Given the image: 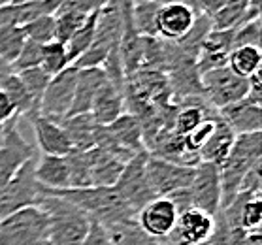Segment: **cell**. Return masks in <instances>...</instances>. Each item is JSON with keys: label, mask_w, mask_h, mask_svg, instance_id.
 Here are the masks:
<instances>
[{"label": "cell", "mask_w": 262, "mask_h": 245, "mask_svg": "<svg viewBox=\"0 0 262 245\" xmlns=\"http://www.w3.org/2000/svg\"><path fill=\"white\" fill-rule=\"evenodd\" d=\"M27 38L21 27H0V60L12 66L21 53Z\"/></svg>", "instance_id": "cell-30"}, {"label": "cell", "mask_w": 262, "mask_h": 245, "mask_svg": "<svg viewBox=\"0 0 262 245\" xmlns=\"http://www.w3.org/2000/svg\"><path fill=\"white\" fill-rule=\"evenodd\" d=\"M106 130L112 134V138H114L121 147H125L126 151H130L132 155H136L140 151H145L142 125H140V121L132 114H128V112H125L121 117H117L112 125H107Z\"/></svg>", "instance_id": "cell-22"}, {"label": "cell", "mask_w": 262, "mask_h": 245, "mask_svg": "<svg viewBox=\"0 0 262 245\" xmlns=\"http://www.w3.org/2000/svg\"><path fill=\"white\" fill-rule=\"evenodd\" d=\"M262 53L258 48H234L228 55V68L236 76L249 79L253 74L260 72Z\"/></svg>", "instance_id": "cell-25"}, {"label": "cell", "mask_w": 262, "mask_h": 245, "mask_svg": "<svg viewBox=\"0 0 262 245\" xmlns=\"http://www.w3.org/2000/svg\"><path fill=\"white\" fill-rule=\"evenodd\" d=\"M87 159L91 164L93 187H114L126 164V162L115 159L114 155H110L96 145L87 151Z\"/></svg>", "instance_id": "cell-19"}, {"label": "cell", "mask_w": 262, "mask_h": 245, "mask_svg": "<svg viewBox=\"0 0 262 245\" xmlns=\"http://www.w3.org/2000/svg\"><path fill=\"white\" fill-rule=\"evenodd\" d=\"M19 78V81L25 85V89L29 91L30 98L34 102V106L40 112V102H42V96L46 93V87H48L51 76L43 72L42 68H30V70H23V72L15 74Z\"/></svg>", "instance_id": "cell-33"}, {"label": "cell", "mask_w": 262, "mask_h": 245, "mask_svg": "<svg viewBox=\"0 0 262 245\" xmlns=\"http://www.w3.org/2000/svg\"><path fill=\"white\" fill-rule=\"evenodd\" d=\"M215 121H217V115H215L213 119H206L204 123H200V125H198L191 134L183 136L185 147H187L189 153H192V155H198V153H200V149L206 145V142L209 140V136L213 134ZM198 159H200V157H198Z\"/></svg>", "instance_id": "cell-38"}, {"label": "cell", "mask_w": 262, "mask_h": 245, "mask_svg": "<svg viewBox=\"0 0 262 245\" xmlns=\"http://www.w3.org/2000/svg\"><path fill=\"white\" fill-rule=\"evenodd\" d=\"M132 2H136V0H132Z\"/></svg>", "instance_id": "cell-48"}, {"label": "cell", "mask_w": 262, "mask_h": 245, "mask_svg": "<svg viewBox=\"0 0 262 245\" xmlns=\"http://www.w3.org/2000/svg\"><path fill=\"white\" fill-rule=\"evenodd\" d=\"M200 81H202L204 96L208 98L211 108L217 112L234 102L244 100L247 95V87H249L247 79L236 76L228 66L202 74Z\"/></svg>", "instance_id": "cell-6"}, {"label": "cell", "mask_w": 262, "mask_h": 245, "mask_svg": "<svg viewBox=\"0 0 262 245\" xmlns=\"http://www.w3.org/2000/svg\"><path fill=\"white\" fill-rule=\"evenodd\" d=\"M27 119L30 121V126L36 136V144H38V149L42 151V155L66 157L72 151L70 140L66 136V132L60 128L59 123L40 114H32Z\"/></svg>", "instance_id": "cell-13"}, {"label": "cell", "mask_w": 262, "mask_h": 245, "mask_svg": "<svg viewBox=\"0 0 262 245\" xmlns=\"http://www.w3.org/2000/svg\"><path fill=\"white\" fill-rule=\"evenodd\" d=\"M89 15L78 12H57L55 13V40L66 43L78 32Z\"/></svg>", "instance_id": "cell-34"}, {"label": "cell", "mask_w": 262, "mask_h": 245, "mask_svg": "<svg viewBox=\"0 0 262 245\" xmlns=\"http://www.w3.org/2000/svg\"><path fill=\"white\" fill-rule=\"evenodd\" d=\"M147 151H140L126 162L123 172H121L119 180L114 185L115 192L123 198V202L138 215V211L155 200V194L151 191L147 180V172H145V164H147Z\"/></svg>", "instance_id": "cell-5"}, {"label": "cell", "mask_w": 262, "mask_h": 245, "mask_svg": "<svg viewBox=\"0 0 262 245\" xmlns=\"http://www.w3.org/2000/svg\"><path fill=\"white\" fill-rule=\"evenodd\" d=\"M79 245H112V241L107 238V232L104 230V227H100L98 222H93L87 238Z\"/></svg>", "instance_id": "cell-41"}, {"label": "cell", "mask_w": 262, "mask_h": 245, "mask_svg": "<svg viewBox=\"0 0 262 245\" xmlns=\"http://www.w3.org/2000/svg\"><path fill=\"white\" fill-rule=\"evenodd\" d=\"M123 114H125V93L106 81L93 100L91 117L98 126H107Z\"/></svg>", "instance_id": "cell-17"}, {"label": "cell", "mask_w": 262, "mask_h": 245, "mask_svg": "<svg viewBox=\"0 0 262 245\" xmlns=\"http://www.w3.org/2000/svg\"><path fill=\"white\" fill-rule=\"evenodd\" d=\"M106 81H107V78L102 68L78 70V76H76V89H74V100H72L70 112H68L66 117H70V115L91 114L93 100H95L96 93L100 91V87L106 83Z\"/></svg>", "instance_id": "cell-15"}, {"label": "cell", "mask_w": 262, "mask_h": 245, "mask_svg": "<svg viewBox=\"0 0 262 245\" xmlns=\"http://www.w3.org/2000/svg\"><path fill=\"white\" fill-rule=\"evenodd\" d=\"M260 19L249 21V23L239 25L238 29H234L232 38V49L234 48H258L260 49Z\"/></svg>", "instance_id": "cell-36"}, {"label": "cell", "mask_w": 262, "mask_h": 245, "mask_svg": "<svg viewBox=\"0 0 262 245\" xmlns=\"http://www.w3.org/2000/svg\"><path fill=\"white\" fill-rule=\"evenodd\" d=\"M19 117L4 123V138L0 144V191L12 181L25 162L36 155V149L19 132Z\"/></svg>", "instance_id": "cell-7"}, {"label": "cell", "mask_w": 262, "mask_h": 245, "mask_svg": "<svg viewBox=\"0 0 262 245\" xmlns=\"http://www.w3.org/2000/svg\"><path fill=\"white\" fill-rule=\"evenodd\" d=\"M53 121L59 123L60 128L66 132L72 149L89 151L91 147H95V132L98 125L93 121L91 114L70 115V117H60V119Z\"/></svg>", "instance_id": "cell-20"}, {"label": "cell", "mask_w": 262, "mask_h": 245, "mask_svg": "<svg viewBox=\"0 0 262 245\" xmlns=\"http://www.w3.org/2000/svg\"><path fill=\"white\" fill-rule=\"evenodd\" d=\"M96 15L98 13H91L87 21L83 23V27L74 34V36L64 43L66 46V53H68V60H70V64L74 60L78 59L79 55L87 51V49L93 46L95 42V27H96Z\"/></svg>", "instance_id": "cell-31"}, {"label": "cell", "mask_w": 262, "mask_h": 245, "mask_svg": "<svg viewBox=\"0 0 262 245\" xmlns=\"http://www.w3.org/2000/svg\"><path fill=\"white\" fill-rule=\"evenodd\" d=\"M38 206L46 211L49 221V245H79L91 230V217L78 206L55 196L42 187V198Z\"/></svg>", "instance_id": "cell-2"}, {"label": "cell", "mask_w": 262, "mask_h": 245, "mask_svg": "<svg viewBox=\"0 0 262 245\" xmlns=\"http://www.w3.org/2000/svg\"><path fill=\"white\" fill-rule=\"evenodd\" d=\"M76 76H78V70L74 66H68L49 79L42 102H40V115L49 117V119H60L68 115L72 100H74Z\"/></svg>", "instance_id": "cell-10"}, {"label": "cell", "mask_w": 262, "mask_h": 245, "mask_svg": "<svg viewBox=\"0 0 262 245\" xmlns=\"http://www.w3.org/2000/svg\"><path fill=\"white\" fill-rule=\"evenodd\" d=\"M211 30H213L211 29V19H209L208 15L198 13L196 19H194V23H192V27L189 29V32H187L183 38H179L178 42H176V46H178L189 59L196 60L204 40L208 38V34L211 32Z\"/></svg>", "instance_id": "cell-26"}, {"label": "cell", "mask_w": 262, "mask_h": 245, "mask_svg": "<svg viewBox=\"0 0 262 245\" xmlns=\"http://www.w3.org/2000/svg\"><path fill=\"white\" fill-rule=\"evenodd\" d=\"M110 53H112V51H110L107 48H104V46H100V43L93 42V46H91L87 51H83V53L79 55L78 59L74 60L70 66H74L76 70H91V68H102Z\"/></svg>", "instance_id": "cell-39"}, {"label": "cell", "mask_w": 262, "mask_h": 245, "mask_svg": "<svg viewBox=\"0 0 262 245\" xmlns=\"http://www.w3.org/2000/svg\"><path fill=\"white\" fill-rule=\"evenodd\" d=\"M66 162H68V172H70V187L68 189H87V187H93L87 151L72 149L66 155Z\"/></svg>", "instance_id": "cell-29"}, {"label": "cell", "mask_w": 262, "mask_h": 245, "mask_svg": "<svg viewBox=\"0 0 262 245\" xmlns=\"http://www.w3.org/2000/svg\"><path fill=\"white\" fill-rule=\"evenodd\" d=\"M251 0H228L225 6L211 17V29L213 30H230L244 25L245 13Z\"/></svg>", "instance_id": "cell-27"}, {"label": "cell", "mask_w": 262, "mask_h": 245, "mask_svg": "<svg viewBox=\"0 0 262 245\" xmlns=\"http://www.w3.org/2000/svg\"><path fill=\"white\" fill-rule=\"evenodd\" d=\"M234 140H236V134H234L225 121L221 119L219 114H217V121H215V130L213 134L209 136V140L206 142L198 157H200V162H209V164H215V166H221L223 162L227 161L228 153L232 149Z\"/></svg>", "instance_id": "cell-21"}, {"label": "cell", "mask_w": 262, "mask_h": 245, "mask_svg": "<svg viewBox=\"0 0 262 245\" xmlns=\"http://www.w3.org/2000/svg\"><path fill=\"white\" fill-rule=\"evenodd\" d=\"M219 117L225 121V125L230 130L239 136V134H251V132H260L262 128V109L260 106H253L249 102L239 100L230 106L221 108Z\"/></svg>", "instance_id": "cell-16"}, {"label": "cell", "mask_w": 262, "mask_h": 245, "mask_svg": "<svg viewBox=\"0 0 262 245\" xmlns=\"http://www.w3.org/2000/svg\"><path fill=\"white\" fill-rule=\"evenodd\" d=\"M161 4L155 0H136L132 2V25L140 36L159 38L157 34V13Z\"/></svg>", "instance_id": "cell-24"}, {"label": "cell", "mask_w": 262, "mask_h": 245, "mask_svg": "<svg viewBox=\"0 0 262 245\" xmlns=\"http://www.w3.org/2000/svg\"><path fill=\"white\" fill-rule=\"evenodd\" d=\"M198 13L183 4H162L157 13V34L162 40L178 42L192 27Z\"/></svg>", "instance_id": "cell-14"}, {"label": "cell", "mask_w": 262, "mask_h": 245, "mask_svg": "<svg viewBox=\"0 0 262 245\" xmlns=\"http://www.w3.org/2000/svg\"><path fill=\"white\" fill-rule=\"evenodd\" d=\"M178 209L172 204V200L166 196L155 198L149 204H145L136 215L138 227L147 234L149 238L166 241L172 234L176 221H178Z\"/></svg>", "instance_id": "cell-12"}, {"label": "cell", "mask_w": 262, "mask_h": 245, "mask_svg": "<svg viewBox=\"0 0 262 245\" xmlns=\"http://www.w3.org/2000/svg\"><path fill=\"white\" fill-rule=\"evenodd\" d=\"M110 0H62L57 12H78L83 15L98 13Z\"/></svg>", "instance_id": "cell-40"}, {"label": "cell", "mask_w": 262, "mask_h": 245, "mask_svg": "<svg viewBox=\"0 0 262 245\" xmlns=\"http://www.w3.org/2000/svg\"><path fill=\"white\" fill-rule=\"evenodd\" d=\"M191 206L208 215L221 211V180L219 166L209 162H198L194 166V177L189 185Z\"/></svg>", "instance_id": "cell-9"}, {"label": "cell", "mask_w": 262, "mask_h": 245, "mask_svg": "<svg viewBox=\"0 0 262 245\" xmlns=\"http://www.w3.org/2000/svg\"><path fill=\"white\" fill-rule=\"evenodd\" d=\"M21 29H23L27 40L46 46L55 40V15H42V17L23 25Z\"/></svg>", "instance_id": "cell-35"}, {"label": "cell", "mask_w": 262, "mask_h": 245, "mask_svg": "<svg viewBox=\"0 0 262 245\" xmlns=\"http://www.w3.org/2000/svg\"><path fill=\"white\" fill-rule=\"evenodd\" d=\"M21 2H40V0H12V4H21Z\"/></svg>", "instance_id": "cell-46"}, {"label": "cell", "mask_w": 262, "mask_h": 245, "mask_svg": "<svg viewBox=\"0 0 262 245\" xmlns=\"http://www.w3.org/2000/svg\"><path fill=\"white\" fill-rule=\"evenodd\" d=\"M36 155L21 166L12 181L0 191V221L29 206H38L42 198V187L34 177Z\"/></svg>", "instance_id": "cell-4"}, {"label": "cell", "mask_w": 262, "mask_h": 245, "mask_svg": "<svg viewBox=\"0 0 262 245\" xmlns=\"http://www.w3.org/2000/svg\"><path fill=\"white\" fill-rule=\"evenodd\" d=\"M155 2H159L161 6L162 4H183V6L192 8L198 13V0H155Z\"/></svg>", "instance_id": "cell-44"}, {"label": "cell", "mask_w": 262, "mask_h": 245, "mask_svg": "<svg viewBox=\"0 0 262 245\" xmlns=\"http://www.w3.org/2000/svg\"><path fill=\"white\" fill-rule=\"evenodd\" d=\"M70 66V60H68V53H66V46L62 42H53L42 46V68L48 76H57L59 72H62L64 68Z\"/></svg>", "instance_id": "cell-32"}, {"label": "cell", "mask_w": 262, "mask_h": 245, "mask_svg": "<svg viewBox=\"0 0 262 245\" xmlns=\"http://www.w3.org/2000/svg\"><path fill=\"white\" fill-rule=\"evenodd\" d=\"M0 89L4 91V93L8 95V98L12 100L13 108H15L19 117H21V115L29 117V115H32V114H40L38 108L34 106L32 98H30L29 91L25 89V85L19 81V78L13 72L4 79V83H2Z\"/></svg>", "instance_id": "cell-28"}, {"label": "cell", "mask_w": 262, "mask_h": 245, "mask_svg": "<svg viewBox=\"0 0 262 245\" xmlns=\"http://www.w3.org/2000/svg\"><path fill=\"white\" fill-rule=\"evenodd\" d=\"M104 230L107 232L112 245H166L164 241L149 238L147 234L138 227L136 219L117 222V225H112Z\"/></svg>", "instance_id": "cell-23"}, {"label": "cell", "mask_w": 262, "mask_h": 245, "mask_svg": "<svg viewBox=\"0 0 262 245\" xmlns=\"http://www.w3.org/2000/svg\"><path fill=\"white\" fill-rule=\"evenodd\" d=\"M8 4H12V0H0V8L8 6Z\"/></svg>", "instance_id": "cell-47"}, {"label": "cell", "mask_w": 262, "mask_h": 245, "mask_svg": "<svg viewBox=\"0 0 262 245\" xmlns=\"http://www.w3.org/2000/svg\"><path fill=\"white\" fill-rule=\"evenodd\" d=\"M49 221L40 206H29L0 221V245H49Z\"/></svg>", "instance_id": "cell-3"}, {"label": "cell", "mask_w": 262, "mask_h": 245, "mask_svg": "<svg viewBox=\"0 0 262 245\" xmlns=\"http://www.w3.org/2000/svg\"><path fill=\"white\" fill-rule=\"evenodd\" d=\"M145 172H147L151 191L157 198L168 196L176 191L187 189L194 177V166H183V164L162 161V159L151 155L147 157Z\"/></svg>", "instance_id": "cell-8"}, {"label": "cell", "mask_w": 262, "mask_h": 245, "mask_svg": "<svg viewBox=\"0 0 262 245\" xmlns=\"http://www.w3.org/2000/svg\"><path fill=\"white\" fill-rule=\"evenodd\" d=\"M2 138H4V123L0 121V144H2Z\"/></svg>", "instance_id": "cell-45"}, {"label": "cell", "mask_w": 262, "mask_h": 245, "mask_svg": "<svg viewBox=\"0 0 262 245\" xmlns=\"http://www.w3.org/2000/svg\"><path fill=\"white\" fill-rule=\"evenodd\" d=\"M15 117H19V115H17V112H15V108H13L12 100L8 98V95L4 91L0 89V121H2V123H8V121L15 119Z\"/></svg>", "instance_id": "cell-42"}, {"label": "cell", "mask_w": 262, "mask_h": 245, "mask_svg": "<svg viewBox=\"0 0 262 245\" xmlns=\"http://www.w3.org/2000/svg\"><path fill=\"white\" fill-rule=\"evenodd\" d=\"M42 66V46L36 42L27 40L21 49V53L17 55V59L12 62V72H23V70H30V68H40Z\"/></svg>", "instance_id": "cell-37"}, {"label": "cell", "mask_w": 262, "mask_h": 245, "mask_svg": "<svg viewBox=\"0 0 262 245\" xmlns=\"http://www.w3.org/2000/svg\"><path fill=\"white\" fill-rule=\"evenodd\" d=\"M34 177L38 185L48 191H64L70 187V172L66 157L42 155L36 159Z\"/></svg>", "instance_id": "cell-18"}, {"label": "cell", "mask_w": 262, "mask_h": 245, "mask_svg": "<svg viewBox=\"0 0 262 245\" xmlns=\"http://www.w3.org/2000/svg\"><path fill=\"white\" fill-rule=\"evenodd\" d=\"M215 230V217L196 208H189L178 215L166 245H206Z\"/></svg>", "instance_id": "cell-11"}, {"label": "cell", "mask_w": 262, "mask_h": 245, "mask_svg": "<svg viewBox=\"0 0 262 245\" xmlns=\"http://www.w3.org/2000/svg\"><path fill=\"white\" fill-rule=\"evenodd\" d=\"M49 192L78 206L91 217V221L98 222L104 228L128 219H136V213L123 202V198L115 192L114 187H87V189H64V191Z\"/></svg>", "instance_id": "cell-1"}, {"label": "cell", "mask_w": 262, "mask_h": 245, "mask_svg": "<svg viewBox=\"0 0 262 245\" xmlns=\"http://www.w3.org/2000/svg\"><path fill=\"white\" fill-rule=\"evenodd\" d=\"M227 2L228 0H198V13L208 15V17L211 19Z\"/></svg>", "instance_id": "cell-43"}]
</instances>
